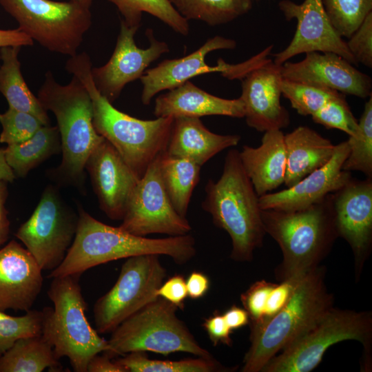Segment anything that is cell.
I'll use <instances>...</instances> for the list:
<instances>
[{
  "mask_svg": "<svg viewBox=\"0 0 372 372\" xmlns=\"http://www.w3.org/2000/svg\"><path fill=\"white\" fill-rule=\"evenodd\" d=\"M77 211L78 225L73 242L62 262L50 271L49 278L81 275L94 267L140 255H165L179 265L187 262L196 255L195 240L188 234L149 238L105 224L80 205Z\"/></svg>",
  "mask_w": 372,
  "mask_h": 372,
  "instance_id": "cell-1",
  "label": "cell"
},
{
  "mask_svg": "<svg viewBox=\"0 0 372 372\" xmlns=\"http://www.w3.org/2000/svg\"><path fill=\"white\" fill-rule=\"evenodd\" d=\"M92 63L83 52L70 56L65 69L83 83L92 103L93 124L97 133L111 143L140 179L149 165L166 151L173 117L141 120L114 107L96 87Z\"/></svg>",
  "mask_w": 372,
  "mask_h": 372,
  "instance_id": "cell-2",
  "label": "cell"
},
{
  "mask_svg": "<svg viewBox=\"0 0 372 372\" xmlns=\"http://www.w3.org/2000/svg\"><path fill=\"white\" fill-rule=\"evenodd\" d=\"M37 98L43 107L55 116L60 134L62 158L51 172L59 184L83 189L87 159L104 138L93 124L92 103L83 83L72 75L66 85L57 83L46 72Z\"/></svg>",
  "mask_w": 372,
  "mask_h": 372,
  "instance_id": "cell-3",
  "label": "cell"
},
{
  "mask_svg": "<svg viewBox=\"0 0 372 372\" xmlns=\"http://www.w3.org/2000/svg\"><path fill=\"white\" fill-rule=\"evenodd\" d=\"M202 208L214 224L227 232L231 240L230 258L251 261L266 234L259 196L242 165L239 151L231 149L225 158L218 180H208Z\"/></svg>",
  "mask_w": 372,
  "mask_h": 372,
  "instance_id": "cell-4",
  "label": "cell"
},
{
  "mask_svg": "<svg viewBox=\"0 0 372 372\" xmlns=\"http://www.w3.org/2000/svg\"><path fill=\"white\" fill-rule=\"evenodd\" d=\"M266 234L278 244L282 261L275 270L280 282L301 278L319 266L338 237L331 194L296 211H261Z\"/></svg>",
  "mask_w": 372,
  "mask_h": 372,
  "instance_id": "cell-5",
  "label": "cell"
},
{
  "mask_svg": "<svg viewBox=\"0 0 372 372\" xmlns=\"http://www.w3.org/2000/svg\"><path fill=\"white\" fill-rule=\"evenodd\" d=\"M325 269L317 267L300 280L287 303L274 316L251 325V344L242 372H261L267 362L333 307Z\"/></svg>",
  "mask_w": 372,
  "mask_h": 372,
  "instance_id": "cell-6",
  "label": "cell"
},
{
  "mask_svg": "<svg viewBox=\"0 0 372 372\" xmlns=\"http://www.w3.org/2000/svg\"><path fill=\"white\" fill-rule=\"evenodd\" d=\"M80 275L52 278L48 296L54 307L42 309L41 335L52 346L58 359L67 357L73 370L87 372L91 358L108 349L107 340L90 324Z\"/></svg>",
  "mask_w": 372,
  "mask_h": 372,
  "instance_id": "cell-7",
  "label": "cell"
},
{
  "mask_svg": "<svg viewBox=\"0 0 372 372\" xmlns=\"http://www.w3.org/2000/svg\"><path fill=\"white\" fill-rule=\"evenodd\" d=\"M178 307L158 297L122 322L107 340L105 355L112 358L130 352L150 351L162 355L185 352L212 358L194 338L176 311Z\"/></svg>",
  "mask_w": 372,
  "mask_h": 372,
  "instance_id": "cell-8",
  "label": "cell"
},
{
  "mask_svg": "<svg viewBox=\"0 0 372 372\" xmlns=\"http://www.w3.org/2000/svg\"><path fill=\"white\" fill-rule=\"evenodd\" d=\"M371 333L370 312L333 307L273 357L261 372H309L333 344L355 340L369 348Z\"/></svg>",
  "mask_w": 372,
  "mask_h": 372,
  "instance_id": "cell-9",
  "label": "cell"
},
{
  "mask_svg": "<svg viewBox=\"0 0 372 372\" xmlns=\"http://www.w3.org/2000/svg\"><path fill=\"white\" fill-rule=\"evenodd\" d=\"M0 4L33 41L70 57L77 54L92 25L90 8L70 0H0Z\"/></svg>",
  "mask_w": 372,
  "mask_h": 372,
  "instance_id": "cell-10",
  "label": "cell"
},
{
  "mask_svg": "<svg viewBox=\"0 0 372 372\" xmlns=\"http://www.w3.org/2000/svg\"><path fill=\"white\" fill-rule=\"evenodd\" d=\"M78 220V211L65 201L58 187L49 185L15 236L42 271H51L65 258L74 238Z\"/></svg>",
  "mask_w": 372,
  "mask_h": 372,
  "instance_id": "cell-11",
  "label": "cell"
},
{
  "mask_svg": "<svg viewBox=\"0 0 372 372\" xmlns=\"http://www.w3.org/2000/svg\"><path fill=\"white\" fill-rule=\"evenodd\" d=\"M166 269L159 255L145 254L126 258L118 279L94 306L99 333H112L122 322L156 300Z\"/></svg>",
  "mask_w": 372,
  "mask_h": 372,
  "instance_id": "cell-12",
  "label": "cell"
},
{
  "mask_svg": "<svg viewBox=\"0 0 372 372\" xmlns=\"http://www.w3.org/2000/svg\"><path fill=\"white\" fill-rule=\"evenodd\" d=\"M162 154L139 179L119 226L134 235L176 236L187 234L192 229L187 218L176 211L165 191L160 171Z\"/></svg>",
  "mask_w": 372,
  "mask_h": 372,
  "instance_id": "cell-13",
  "label": "cell"
},
{
  "mask_svg": "<svg viewBox=\"0 0 372 372\" xmlns=\"http://www.w3.org/2000/svg\"><path fill=\"white\" fill-rule=\"evenodd\" d=\"M278 6L286 19H296L297 28L287 47L273 55L276 64L281 65L296 55L312 52L334 53L357 63L346 41L333 26L322 0H304L301 3L282 0Z\"/></svg>",
  "mask_w": 372,
  "mask_h": 372,
  "instance_id": "cell-14",
  "label": "cell"
},
{
  "mask_svg": "<svg viewBox=\"0 0 372 372\" xmlns=\"http://www.w3.org/2000/svg\"><path fill=\"white\" fill-rule=\"evenodd\" d=\"M138 28L128 25L121 20L116 44L110 59L101 67L92 68L96 87L112 103L127 83L140 79L153 61L169 50L165 42L154 38L151 30H147L150 45L146 49L138 48L134 41Z\"/></svg>",
  "mask_w": 372,
  "mask_h": 372,
  "instance_id": "cell-15",
  "label": "cell"
},
{
  "mask_svg": "<svg viewBox=\"0 0 372 372\" xmlns=\"http://www.w3.org/2000/svg\"><path fill=\"white\" fill-rule=\"evenodd\" d=\"M100 209L111 220H122L139 178L106 139L85 163Z\"/></svg>",
  "mask_w": 372,
  "mask_h": 372,
  "instance_id": "cell-16",
  "label": "cell"
},
{
  "mask_svg": "<svg viewBox=\"0 0 372 372\" xmlns=\"http://www.w3.org/2000/svg\"><path fill=\"white\" fill-rule=\"evenodd\" d=\"M338 236L350 245L358 273L372 244V178H351L331 194Z\"/></svg>",
  "mask_w": 372,
  "mask_h": 372,
  "instance_id": "cell-17",
  "label": "cell"
},
{
  "mask_svg": "<svg viewBox=\"0 0 372 372\" xmlns=\"http://www.w3.org/2000/svg\"><path fill=\"white\" fill-rule=\"evenodd\" d=\"M349 153L347 141L335 145L331 159L292 187L259 196L262 210L296 211L323 200L342 188L351 178V172L342 169Z\"/></svg>",
  "mask_w": 372,
  "mask_h": 372,
  "instance_id": "cell-18",
  "label": "cell"
},
{
  "mask_svg": "<svg viewBox=\"0 0 372 372\" xmlns=\"http://www.w3.org/2000/svg\"><path fill=\"white\" fill-rule=\"evenodd\" d=\"M242 80L240 99L247 125L258 132L282 130L290 123L289 114L280 103L282 77L280 65L271 59L252 70Z\"/></svg>",
  "mask_w": 372,
  "mask_h": 372,
  "instance_id": "cell-19",
  "label": "cell"
},
{
  "mask_svg": "<svg viewBox=\"0 0 372 372\" xmlns=\"http://www.w3.org/2000/svg\"><path fill=\"white\" fill-rule=\"evenodd\" d=\"M280 72L283 79L314 84L362 99L371 95V77L334 53H306L300 61L284 63Z\"/></svg>",
  "mask_w": 372,
  "mask_h": 372,
  "instance_id": "cell-20",
  "label": "cell"
},
{
  "mask_svg": "<svg viewBox=\"0 0 372 372\" xmlns=\"http://www.w3.org/2000/svg\"><path fill=\"white\" fill-rule=\"evenodd\" d=\"M236 42L221 36L209 39L200 48L179 59H167L157 66L147 70L140 78L143 85L141 101L149 105L158 92L172 90L180 86L192 78L211 72H220L229 79L234 68L222 59L218 60L215 66L205 62L206 56L212 51L220 49H233Z\"/></svg>",
  "mask_w": 372,
  "mask_h": 372,
  "instance_id": "cell-21",
  "label": "cell"
},
{
  "mask_svg": "<svg viewBox=\"0 0 372 372\" xmlns=\"http://www.w3.org/2000/svg\"><path fill=\"white\" fill-rule=\"evenodd\" d=\"M42 269L16 240L0 248V311H28L43 287Z\"/></svg>",
  "mask_w": 372,
  "mask_h": 372,
  "instance_id": "cell-22",
  "label": "cell"
},
{
  "mask_svg": "<svg viewBox=\"0 0 372 372\" xmlns=\"http://www.w3.org/2000/svg\"><path fill=\"white\" fill-rule=\"evenodd\" d=\"M154 114L156 117H196L220 115L234 118L245 116L244 105L239 98L223 99L212 95L187 81L158 96Z\"/></svg>",
  "mask_w": 372,
  "mask_h": 372,
  "instance_id": "cell-23",
  "label": "cell"
},
{
  "mask_svg": "<svg viewBox=\"0 0 372 372\" xmlns=\"http://www.w3.org/2000/svg\"><path fill=\"white\" fill-rule=\"evenodd\" d=\"M237 134H218L208 130L196 117L174 118L166 154L203 166L223 150L236 146Z\"/></svg>",
  "mask_w": 372,
  "mask_h": 372,
  "instance_id": "cell-24",
  "label": "cell"
},
{
  "mask_svg": "<svg viewBox=\"0 0 372 372\" xmlns=\"http://www.w3.org/2000/svg\"><path fill=\"white\" fill-rule=\"evenodd\" d=\"M284 135L281 130L266 131L260 146L244 145L239 152L243 168L258 196L272 192L285 182Z\"/></svg>",
  "mask_w": 372,
  "mask_h": 372,
  "instance_id": "cell-25",
  "label": "cell"
},
{
  "mask_svg": "<svg viewBox=\"0 0 372 372\" xmlns=\"http://www.w3.org/2000/svg\"><path fill=\"white\" fill-rule=\"evenodd\" d=\"M286 154L285 185L290 187L325 165L335 149L329 139L307 126L284 135Z\"/></svg>",
  "mask_w": 372,
  "mask_h": 372,
  "instance_id": "cell-26",
  "label": "cell"
},
{
  "mask_svg": "<svg viewBox=\"0 0 372 372\" xmlns=\"http://www.w3.org/2000/svg\"><path fill=\"white\" fill-rule=\"evenodd\" d=\"M21 48V46L0 48V92L6 98L8 107L30 113L45 125H50L48 112L28 88L22 76L18 58Z\"/></svg>",
  "mask_w": 372,
  "mask_h": 372,
  "instance_id": "cell-27",
  "label": "cell"
},
{
  "mask_svg": "<svg viewBox=\"0 0 372 372\" xmlns=\"http://www.w3.org/2000/svg\"><path fill=\"white\" fill-rule=\"evenodd\" d=\"M61 153L57 126H42L31 138L4 148L6 163L15 177L25 178L52 156Z\"/></svg>",
  "mask_w": 372,
  "mask_h": 372,
  "instance_id": "cell-28",
  "label": "cell"
},
{
  "mask_svg": "<svg viewBox=\"0 0 372 372\" xmlns=\"http://www.w3.org/2000/svg\"><path fill=\"white\" fill-rule=\"evenodd\" d=\"M59 360L41 334L21 338L0 355V372L61 371Z\"/></svg>",
  "mask_w": 372,
  "mask_h": 372,
  "instance_id": "cell-29",
  "label": "cell"
},
{
  "mask_svg": "<svg viewBox=\"0 0 372 372\" xmlns=\"http://www.w3.org/2000/svg\"><path fill=\"white\" fill-rule=\"evenodd\" d=\"M200 166L184 158L161 155L160 171L167 194L176 211L186 218L193 191L200 180Z\"/></svg>",
  "mask_w": 372,
  "mask_h": 372,
  "instance_id": "cell-30",
  "label": "cell"
},
{
  "mask_svg": "<svg viewBox=\"0 0 372 372\" xmlns=\"http://www.w3.org/2000/svg\"><path fill=\"white\" fill-rule=\"evenodd\" d=\"M185 19L215 26L227 23L248 12L251 0H169Z\"/></svg>",
  "mask_w": 372,
  "mask_h": 372,
  "instance_id": "cell-31",
  "label": "cell"
},
{
  "mask_svg": "<svg viewBox=\"0 0 372 372\" xmlns=\"http://www.w3.org/2000/svg\"><path fill=\"white\" fill-rule=\"evenodd\" d=\"M122 14L123 21L130 26L140 27L143 12L160 19L176 32L187 36L189 23L174 8L169 0H107Z\"/></svg>",
  "mask_w": 372,
  "mask_h": 372,
  "instance_id": "cell-32",
  "label": "cell"
},
{
  "mask_svg": "<svg viewBox=\"0 0 372 372\" xmlns=\"http://www.w3.org/2000/svg\"><path fill=\"white\" fill-rule=\"evenodd\" d=\"M123 358L115 360L127 372H216L227 371L213 357L181 360H158L149 359L145 352L134 351L125 354Z\"/></svg>",
  "mask_w": 372,
  "mask_h": 372,
  "instance_id": "cell-33",
  "label": "cell"
},
{
  "mask_svg": "<svg viewBox=\"0 0 372 372\" xmlns=\"http://www.w3.org/2000/svg\"><path fill=\"white\" fill-rule=\"evenodd\" d=\"M358 125V132L347 140L349 153L342 169L360 172L372 178V94L364 104Z\"/></svg>",
  "mask_w": 372,
  "mask_h": 372,
  "instance_id": "cell-34",
  "label": "cell"
},
{
  "mask_svg": "<svg viewBox=\"0 0 372 372\" xmlns=\"http://www.w3.org/2000/svg\"><path fill=\"white\" fill-rule=\"evenodd\" d=\"M281 92L299 114L311 116L340 93L327 87L283 78Z\"/></svg>",
  "mask_w": 372,
  "mask_h": 372,
  "instance_id": "cell-35",
  "label": "cell"
},
{
  "mask_svg": "<svg viewBox=\"0 0 372 372\" xmlns=\"http://www.w3.org/2000/svg\"><path fill=\"white\" fill-rule=\"evenodd\" d=\"M333 26L342 37L349 38L372 12V0H322Z\"/></svg>",
  "mask_w": 372,
  "mask_h": 372,
  "instance_id": "cell-36",
  "label": "cell"
},
{
  "mask_svg": "<svg viewBox=\"0 0 372 372\" xmlns=\"http://www.w3.org/2000/svg\"><path fill=\"white\" fill-rule=\"evenodd\" d=\"M43 311L30 310L21 316L0 311V355L19 338L41 334Z\"/></svg>",
  "mask_w": 372,
  "mask_h": 372,
  "instance_id": "cell-37",
  "label": "cell"
},
{
  "mask_svg": "<svg viewBox=\"0 0 372 372\" xmlns=\"http://www.w3.org/2000/svg\"><path fill=\"white\" fill-rule=\"evenodd\" d=\"M311 118L313 122L327 129L340 130L349 136H354L359 129L358 121L342 93L329 100Z\"/></svg>",
  "mask_w": 372,
  "mask_h": 372,
  "instance_id": "cell-38",
  "label": "cell"
},
{
  "mask_svg": "<svg viewBox=\"0 0 372 372\" xmlns=\"http://www.w3.org/2000/svg\"><path fill=\"white\" fill-rule=\"evenodd\" d=\"M0 123L2 127L0 143L7 145L29 139L45 125L34 115L10 107L3 113H0Z\"/></svg>",
  "mask_w": 372,
  "mask_h": 372,
  "instance_id": "cell-39",
  "label": "cell"
},
{
  "mask_svg": "<svg viewBox=\"0 0 372 372\" xmlns=\"http://www.w3.org/2000/svg\"><path fill=\"white\" fill-rule=\"evenodd\" d=\"M276 285L266 280L256 281L241 294L240 300L249 314L251 325L264 320L267 303Z\"/></svg>",
  "mask_w": 372,
  "mask_h": 372,
  "instance_id": "cell-40",
  "label": "cell"
},
{
  "mask_svg": "<svg viewBox=\"0 0 372 372\" xmlns=\"http://www.w3.org/2000/svg\"><path fill=\"white\" fill-rule=\"evenodd\" d=\"M346 43L357 63L372 68V12L366 15Z\"/></svg>",
  "mask_w": 372,
  "mask_h": 372,
  "instance_id": "cell-41",
  "label": "cell"
},
{
  "mask_svg": "<svg viewBox=\"0 0 372 372\" xmlns=\"http://www.w3.org/2000/svg\"><path fill=\"white\" fill-rule=\"evenodd\" d=\"M302 277L287 279L276 284L269 295L262 322L277 313L287 303Z\"/></svg>",
  "mask_w": 372,
  "mask_h": 372,
  "instance_id": "cell-42",
  "label": "cell"
},
{
  "mask_svg": "<svg viewBox=\"0 0 372 372\" xmlns=\"http://www.w3.org/2000/svg\"><path fill=\"white\" fill-rule=\"evenodd\" d=\"M156 294L182 308L184 300L187 297L186 281L182 275H174L169 278L156 290Z\"/></svg>",
  "mask_w": 372,
  "mask_h": 372,
  "instance_id": "cell-43",
  "label": "cell"
},
{
  "mask_svg": "<svg viewBox=\"0 0 372 372\" xmlns=\"http://www.w3.org/2000/svg\"><path fill=\"white\" fill-rule=\"evenodd\" d=\"M202 326L206 331L213 345L217 346L219 344H223L231 346V333L232 330L226 323L223 314L214 313L206 318Z\"/></svg>",
  "mask_w": 372,
  "mask_h": 372,
  "instance_id": "cell-44",
  "label": "cell"
},
{
  "mask_svg": "<svg viewBox=\"0 0 372 372\" xmlns=\"http://www.w3.org/2000/svg\"><path fill=\"white\" fill-rule=\"evenodd\" d=\"M185 281L187 296L192 299L203 298L209 290V280L201 272H192Z\"/></svg>",
  "mask_w": 372,
  "mask_h": 372,
  "instance_id": "cell-45",
  "label": "cell"
},
{
  "mask_svg": "<svg viewBox=\"0 0 372 372\" xmlns=\"http://www.w3.org/2000/svg\"><path fill=\"white\" fill-rule=\"evenodd\" d=\"M7 183L0 180V248L8 240L10 234V223L6 207L8 196Z\"/></svg>",
  "mask_w": 372,
  "mask_h": 372,
  "instance_id": "cell-46",
  "label": "cell"
},
{
  "mask_svg": "<svg viewBox=\"0 0 372 372\" xmlns=\"http://www.w3.org/2000/svg\"><path fill=\"white\" fill-rule=\"evenodd\" d=\"M87 372H127L120 364L106 355L93 356L89 361Z\"/></svg>",
  "mask_w": 372,
  "mask_h": 372,
  "instance_id": "cell-47",
  "label": "cell"
},
{
  "mask_svg": "<svg viewBox=\"0 0 372 372\" xmlns=\"http://www.w3.org/2000/svg\"><path fill=\"white\" fill-rule=\"evenodd\" d=\"M34 41L19 28L12 30L0 29V48L6 46L32 45Z\"/></svg>",
  "mask_w": 372,
  "mask_h": 372,
  "instance_id": "cell-48",
  "label": "cell"
},
{
  "mask_svg": "<svg viewBox=\"0 0 372 372\" xmlns=\"http://www.w3.org/2000/svg\"><path fill=\"white\" fill-rule=\"evenodd\" d=\"M223 316L231 330L244 327L250 322L247 311L236 305L231 307Z\"/></svg>",
  "mask_w": 372,
  "mask_h": 372,
  "instance_id": "cell-49",
  "label": "cell"
},
{
  "mask_svg": "<svg viewBox=\"0 0 372 372\" xmlns=\"http://www.w3.org/2000/svg\"><path fill=\"white\" fill-rule=\"evenodd\" d=\"M15 178L14 174L5 160L4 148L0 147V180L12 183Z\"/></svg>",
  "mask_w": 372,
  "mask_h": 372,
  "instance_id": "cell-50",
  "label": "cell"
},
{
  "mask_svg": "<svg viewBox=\"0 0 372 372\" xmlns=\"http://www.w3.org/2000/svg\"><path fill=\"white\" fill-rule=\"evenodd\" d=\"M83 6L90 8L93 0H70Z\"/></svg>",
  "mask_w": 372,
  "mask_h": 372,
  "instance_id": "cell-51",
  "label": "cell"
}]
</instances>
